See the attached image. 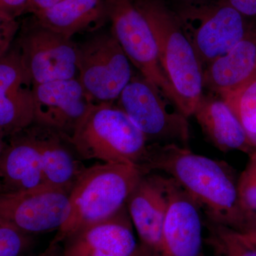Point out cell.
I'll use <instances>...</instances> for the list:
<instances>
[{"instance_id":"cell-1","label":"cell","mask_w":256,"mask_h":256,"mask_svg":"<svg viewBox=\"0 0 256 256\" xmlns=\"http://www.w3.org/2000/svg\"><path fill=\"white\" fill-rule=\"evenodd\" d=\"M143 174L161 172L192 197L205 218L244 234L250 220L239 201L238 178L228 163L196 154L188 148L149 144Z\"/></svg>"},{"instance_id":"cell-2","label":"cell","mask_w":256,"mask_h":256,"mask_svg":"<svg viewBox=\"0 0 256 256\" xmlns=\"http://www.w3.org/2000/svg\"><path fill=\"white\" fill-rule=\"evenodd\" d=\"M150 25L160 64L174 89L176 106L185 116H193L203 94L201 62L176 14L162 0H134Z\"/></svg>"},{"instance_id":"cell-3","label":"cell","mask_w":256,"mask_h":256,"mask_svg":"<svg viewBox=\"0 0 256 256\" xmlns=\"http://www.w3.org/2000/svg\"><path fill=\"white\" fill-rule=\"evenodd\" d=\"M68 138L82 160L132 164L140 170L148 156L146 136L114 102H90Z\"/></svg>"},{"instance_id":"cell-4","label":"cell","mask_w":256,"mask_h":256,"mask_svg":"<svg viewBox=\"0 0 256 256\" xmlns=\"http://www.w3.org/2000/svg\"><path fill=\"white\" fill-rule=\"evenodd\" d=\"M142 175L132 164L102 163L87 168L70 192L68 220L52 242L60 244L80 227L117 213L126 206Z\"/></svg>"},{"instance_id":"cell-5","label":"cell","mask_w":256,"mask_h":256,"mask_svg":"<svg viewBox=\"0 0 256 256\" xmlns=\"http://www.w3.org/2000/svg\"><path fill=\"white\" fill-rule=\"evenodd\" d=\"M149 144H174L188 148V117L153 82L140 74L133 76L117 100Z\"/></svg>"},{"instance_id":"cell-6","label":"cell","mask_w":256,"mask_h":256,"mask_svg":"<svg viewBox=\"0 0 256 256\" xmlns=\"http://www.w3.org/2000/svg\"><path fill=\"white\" fill-rule=\"evenodd\" d=\"M175 14L202 66L226 54L250 32L245 16L227 0L183 5Z\"/></svg>"},{"instance_id":"cell-7","label":"cell","mask_w":256,"mask_h":256,"mask_svg":"<svg viewBox=\"0 0 256 256\" xmlns=\"http://www.w3.org/2000/svg\"><path fill=\"white\" fill-rule=\"evenodd\" d=\"M131 62L112 32L78 47V79L94 102H116L133 75Z\"/></svg>"},{"instance_id":"cell-8","label":"cell","mask_w":256,"mask_h":256,"mask_svg":"<svg viewBox=\"0 0 256 256\" xmlns=\"http://www.w3.org/2000/svg\"><path fill=\"white\" fill-rule=\"evenodd\" d=\"M112 34L131 64L176 105V94L160 64L150 25L134 0H106Z\"/></svg>"},{"instance_id":"cell-9","label":"cell","mask_w":256,"mask_h":256,"mask_svg":"<svg viewBox=\"0 0 256 256\" xmlns=\"http://www.w3.org/2000/svg\"><path fill=\"white\" fill-rule=\"evenodd\" d=\"M16 46L34 84L78 78V44L33 18L20 28Z\"/></svg>"},{"instance_id":"cell-10","label":"cell","mask_w":256,"mask_h":256,"mask_svg":"<svg viewBox=\"0 0 256 256\" xmlns=\"http://www.w3.org/2000/svg\"><path fill=\"white\" fill-rule=\"evenodd\" d=\"M70 194L47 184L28 191L0 194V218L33 235L58 230L70 216Z\"/></svg>"},{"instance_id":"cell-11","label":"cell","mask_w":256,"mask_h":256,"mask_svg":"<svg viewBox=\"0 0 256 256\" xmlns=\"http://www.w3.org/2000/svg\"><path fill=\"white\" fill-rule=\"evenodd\" d=\"M34 82L18 47L0 57V140L34 124Z\"/></svg>"},{"instance_id":"cell-12","label":"cell","mask_w":256,"mask_h":256,"mask_svg":"<svg viewBox=\"0 0 256 256\" xmlns=\"http://www.w3.org/2000/svg\"><path fill=\"white\" fill-rule=\"evenodd\" d=\"M124 206L106 220L87 224L62 240V256H132L138 248Z\"/></svg>"},{"instance_id":"cell-13","label":"cell","mask_w":256,"mask_h":256,"mask_svg":"<svg viewBox=\"0 0 256 256\" xmlns=\"http://www.w3.org/2000/svg\"><path fill=\"white\" fill-rule=\"evenodd\" d=\"M166 184L168 206L160 256H204L201 208L173 178L166 176Z\"/></svg>"},{"instance_id":"cell-14","label":"cell","mask_w":256,"mask_h":256,"mask_svg":"<svg viewBox=\"0 0 256 256\" xmlns=\"http://www.w3.org/2000/svg\"><path fill=\"white\" fill-rule=\"evenodd\" d=\"M126 206L146 256H160L168 206L166 175L143 174Z\"/></svg>"},{"instance_id":"cell-15","label":"cell","mask_w":256,"mask_h":256,"mask_svg":"<svg viewBox=\"0 0 256 256\" xmlns=\"http://www.w3.org/2000/svg\"><path fill=\"white\" fill-rule=\"evenodd\" d=\"M34 124L72 136L92 102L78 78L34 84Z\"/></svg>"},{"instance_id":"cell-16","label":"cell","mask_w":256,"mask_h":256,"mask_svg":"<svg viewBox=\"0 0 256 256\" xmlns=\"http://www.w3.org/2000/svg\"><path fill=\"white\" fill-rule=\"evenodd\" d=\"M0 194L28 191L46 184L30 127L0 140Z\"/></svg>"},{"instance_id":"cell-17","label":"cell","mask_w":256,"mask_h":256,"mask_svg":"<svg viewBox=\"0 0 256 256\" xmlns=\"http://www.w3.org/2000/svg\"><path fill=\"white\" fill-rule=\"evenodd\" d=\"M30 128L40 152L45 182L72 192L87 168L68 136L36 124H32Z\"/></svg>"},{"instance_id":"cell-18","label":"cell","mask_w":256,"mask_h":256,"mask_svg":"<svg viewBox=\"0 0 256 256\" xmlns=\"http://www.w3.org/2000/svg\"><path fill=\"white\" fill-rule=\"evenodd\" d=\"M256 77V33L250 32L204 69V87L220 96L234 94Z\"/></svg>"},{"instance_id":"cell-19","label":"cell","mask_w":256,"mask_h":256,"mask_svg":"<svg viewBox=\"0 0 256 256\" xmlns=\"http://www.w3.org/2000/svg\"><path fill=\"white\" fill-rule=\"evenodd\" d=\"M193 116L204 134L220 150L248 154L256 150L238 118L223 99L203 95Z\"/></svg>"},{"instance_id":"cell-20","label":"cell","mask_w":256,"mask_h":256,"mask_svg":"<svg viewBox=\"0 0 256 256\" xmlns=\"http://www.w3.org/2000/svg\"><path fill=\"white\" fill-rule=\"evenodd\" d=\"M32 18L70 38L78 34L98 31L109 21L106 0H63Z\"/></svg>"},{"instance_id":"cell-21","label":"cell","mask_w":256,"mask_h":256,"mask_svg":"<svg viewBox=\"0 0 256 256\" xmlns=\"http://www.w3.org/2000/svg\"><path fill=\"white\" fill-rule=\"evenodd\" d=\"M204 242L213 256H256V244L234 229L204 216Z\"/></svg>"},{"instance_id":"cell-22","label":"cell","mask_w":256,"mask_h":256,"mask_svg":"<svg viewBox=\"0 0 256 256\" xmlns=\"http://www.w3.org/2000/svg\"><path fill=\"white\" fill-rule=\"evenodd\" d=\"M222 99L237 116L256 149V77L238 92Z\"/></svg>"},{"instance_id":"cell-23","label":"cell","mask_w":256,"mask_h":256,"mask_svg":"<svg viewBox=\"0 0 256 256\" xmlns=\"http://www.w3.org/2000/svg\"><path fill=\"white\" fill-rule=\"evenodd\" d=\"M33 242V234L0 218V256H23Z\"/></svg>"},{"instance_id":"cell-24","label":"cell","mask_w":256,"mask_h":256,"mask_svg":"<svg viewBox=\"0 0 256 256\" xmlns=\"http://www.w3.org/2000/svg\"><path fill=\"white\" fill-rule=\"evenodd\" d=\"M238 193L240 206L250 224L256 215V149L249 153L247 164L238 175Z\"/></svg>"},{"instance_id":"cell-25","label":"cell","mask_w":256,"mask_h":256,"mask_svg":"<svg viewBox=\"0 0 256 256\" xmlns=\"http://www.w3.org/2000/svg\"><path fill=\"white\" fill-rule=\"evenodd\" d=\"M20 30L16 18L0 14V57L11 48L15 35Z\"/></svg>"},{"instance_id":"cell-26","label":"cell","mask_w":256,"mask_h":256,"mask_svg":"<svg viewBox=\"0 0 256 256\" xmlns=\"http://www.w3.org/2000/svg\"><path fill=\"white\" fill-rule=\"evenodd\" d=\"M30 0H0V14L16 18L26 12Z\"/></svg>"},{"instance_id":"cell-27","label":"cell","mask_w":256,"mask_h":256,"mask_svg":"<svg viewBox=\"0 0 256 256\" xmlns=\"http://www.w3.org/2000/svg\"><path fill=\"white\" fill-rule=\"evenodd\" d=\"M234 9L247 16H256V0H227Z\"/></svg>"},{"instance_id":"cell-28","label":"cell","mask_w":256,"mask_h":256,"mask_svg":"<svg viewBox=\"0 0 256 256\" xmlns=\"http://www.w3.org/2000/svg\"><path fill=\"white\" fill-rule=\"evenodd\" d=\"M63 0H30L25 14L30 13L32 15L48 9L58 4Z\"/></svg>"},{"instance_id":"cell-29","label":"cell","mask_w":256,"mask_h":256,"mask_svg":"<svg viewBox=\"0 0 256 256\" xmlns=\"http://www.w3.org/2000/svg\"><path fill=\"white\" fill-rule=\"evenodd\" d=\"M36 256H62V246L60 244L50 242L44 252Z\"/></svg>"},{"instance_id":"cell-30","label":"cell","mask_w":256,"mask_h":256,"mask_svg":"<svg viewBox=\"0 0 256 256\" xmlns=\"http://www.w3.org/2000/svg\"><path fill=\"white\" fill-rule=\"evenodd\" d=\"M242 234L250 242L256 244V215L246 232Z\"/></svg>"},{"instance_id":"cell-31","label":"cell","mask_w":256,"mask_h":256,"mask_svg":"<svg viewBox=\"0 0 256 256\" xmlns=\"http://www.w3.org/2000/svg\"><path fill=\"white\" fill-rule=\"evenodd\" d=\"M132 256H146V254L143 252L142 249L140 248V247L138 246V248L137 250H136V252Z\"/></svg>"},{"instance_id":"cell-32","label":"cell","mask_w":256,"mask_h":256,"mask_svg":"<svg viewBox=\"0 0 256 256\" xmlns=\"http://www.w3.org/2000/svg\"></svg>"}]
</instances>
